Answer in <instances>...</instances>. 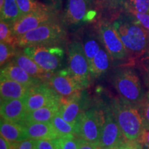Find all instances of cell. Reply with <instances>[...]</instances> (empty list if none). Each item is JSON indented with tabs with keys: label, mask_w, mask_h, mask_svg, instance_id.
<instances>
[{
	"label": "cell",
	"mask_w": 149,
	"mask_h": 149,
	"mask_svg": "<svg viewBox=\"0 0 149 149\" xmlns=\"http://www.w3.org/2000/svg\"><path fill=\"white\" fill-rule=\"evenodd\" d=\"M50 86L61 97L69 96L84 88L74 79L68 69L57 70L48 81Z\"/></svg>",
	"instance_id": "cell-14"
},
{
	"label": "cell",
	"mask_w": 149,
	"mask_h": 149,
	"mask_svg": "<svg viewBox=\"0 0 149 149\" xmlns=\"http://www.w3.org/2000/svg\"><path fill=\"white\" fill-rule=\"evenodd\" d=\"M100 149H121V146L109 147V148H101Z\"/></svg>",
	"instance_id": "cell-44"
},
{
	"label": "cell",
	"mask_w": 149,
	"mask_h": 149,
	"mask_svg": "<svg viewBox=\"0 0 149 149\" xmlns=\"http://www.w3.org/2000/svg\"><path fill=\"white\" fill-rule=\"evenodd\" d=\"M15 46L7 43H0V64L1 66L16 55L17 51H16Z\"/></svg>",
	"instance_id": "cell-31"
},
{
	"label": "cell",
	"mask_w": 149,
	"mask_h": 149,
	"mask_svg": "<svg viewBox=\"0 0 149 149\" xmlns=\"http://www.w3.org/2000/svg\"><path fill=\"white\" fill-rule=\"evenodd\" d=\"M37 149H57L55 139L36 140Z\"/></svg>",
	"instance_id": "cell-34"
},
{
	"label": "cell",
	"mask_w": 149,
	"mask_h": 149,
	"mask_svg": "<svg viewBox=\"0 0 149 149\" xmlns=\"http://www.w3.org/2000/svg\"><path fill=\"white\" fill-rule=\"evenodd\" d=\"M35 144H36V140L29 138L18 142L17 149H33Z\"/></svg>",
	"instance_id": "cell-36"
},
{
	"label": "cell",
	"mask_w": 149,
	"mask_h": 149,
	"mask_svg": "<svg viewBox=\"0 0 149 149\" xmlns=\"http://www.w3.org/2000/svg\"><path fill=\"white\" fill-rule=\"evenodd\" d=\"M138 110L142 117L144 128H149V91L145 95Z\"/></svg>",
	"instance_id": "cell-32"
},
{
	"label": "cell",
	"mask_w": 149,
	"mask_h": 149,
	"mask_svg": "<svg viewBox=\"0 0 149 149\" xmlns=\"http://www.w3.org/2000/svg\"><path fill=\"white\" fill-rule=\"evenodd\" d=\"M48 1L51 3V6L57 11L61 8V0H48Z\"/></svg>",
	"instance_id": "cell-40"
},
{
	"label": "cell",
	"mask_w": 149,
	"mask_h": 149,
	"mask_svg": "<svg viewBox=\"0 0 149 149\" xmlns=\"http://www.w3.org/2000/svg\"><path fill=\"white\" fill-rule=\"evenodd\" d=\"M1 77L13 80L30 88L43 82L42 80L31 75L13 61L3 65L1 69Z\"/></svg>",
	"instance_id": "cell-16"
},
{
	"label": "cell",
	"mask_w": 149,
	"mask_h": 149,
	"mask_svg": "<svg viewBox=\"0 0 149 149\" xmlns=\"http://www.w3.org/2000/svg\"><path fill=\"white\" fill-rule=\"evenodd\" d=\"M123 10L149 13V0H124Z\"/></svg>",
	"instance_id": "cell-27"
},
{
	"label": "cell",
	"mask_w": 149,
	"mask_h": 149,
	"mask_svg": "<svg viewBox=\"0 0 149 149\" xmlns=\"http://www.w3.org/2000/svg\"><path fill=\"white\" fill-rule=\"evenodd\" d=\"M21 11L22 16L31 13L35 11L44 10L51 8V6H47L39 2L36 0H16Z\"/></svg>",
	"instance_id": "cell-26"
},
{
	"label": "cell",
	"mask_w": 149,
	"mask_h": 149,
	"mask_svg": "<svg viewBox=\"0 0 149 149\" xmlns=\"http://www.w3.org/2000/svg\"><path fill=\"white\" fill-rule=\"evenodd\" d=\"M66 33L58 21L50 22L16 37L20 48L32 46H59L65 40Z\"/></svg>",
	"instance_id": "cell-3"
},
{
	"label": "cell",
	"mask_w": 149,
	"mask_h": 149,
	"mask_svg": "<svg viewBox=\"0 0 149 149\" xmlns=\"http://www.w3.org/2000/svg\"><path fill=\"white\" fill-rule=\"evenodd\" d=\"M121 149H141V144L139 141H126L121 146Z\"/></svg>",
	"instance_id": "cell-37"
},
{
	"label": "cell",
	"mask_w": 149,
	"mask_h": 149,
	"mask_svg": "<svg viewBox=\"0 0 149 149\" xmlns=\"http://www.w3.org/2000/svg\"><path fill=\"white\" fill-rule=\"evenodd\" d=\"M1 20L13 24L22 17L16 0H5L2 10L0 11Z\"/></svg>",
	"instance_id": "cell-24"
},
{
	"label": "cell",
	"mask_w": 149,
	"mask_h": 149,
	"mask_svg": "<svg viewBox=\"0 0 149 149\" xmlns=\"http://www.w3.org/2000/svg\"><path fill=\"white\" fill-rule=\"evenodd\" d=\"M68 68L70 73L84 89L91 84V74L89 64L84 51L81 41L74 40L68 47Z\"/></svg>",
	"instance_id": "cell-6"
},
{
	"label": "cell",
	"mask_w": 149,
	"mask_h": 149,
	"mask_svg": "<svg viewBox=\"0 0 149 149\" xmlns=\"http://www.w3.org/2000/svg\"><path fill=\"white\" fill-rule=\"evenodd\" d=\"M78 149H100L101 146L77 137Z\"/></svg>",
	"instance_id": "cell-35"
},
{
	"label": "cell",
	"mask_w": 149,
	"mask_h": 149,
	"mask_svg": "<svg viewBox=\"0 0 149 149\" xmlns=\"http://www.w3.org/2000/svg\"><path fill=\"white\" fill-rule=\"evenodd\" d=\"M54 128L58 134L59 137L68 135H75V126L64 120L61 115L57 113L51 121Z\"/></svg>",
	"instance_id": "cell-25"
},
{
	"label": "cell",
	"mask_w": 149,
	"mask_h": 149,
	"mask_svg": "<svg viewBox=\"0 0 149 149\" xmlns=\"http://www.w3.org/2000/svg\"><path fill=\"white\" fill-rule=\"evenodd\" d=\"M0 149H10L9 141L1 135L0 137Z\"/></svg>",
	"instance_id": "cell-39"
},
{
	"label": "cell",
	"mask_w": 149,
	"mask_h": 149,
	"mask_svg": "<svg viewBox=\"0 0 149 149\" xmlns=\"http://www.w3.org/2000/svg\"><path fill=\"white\" fill-rule=\"evenodd\" d=\"M81 44L86 56L88 59V64L90 65L95 56L97 55L100 48L103 46L98 31L96 33L95 31L92 30L87 31L84 35Z\"/></svg>",
	"instance_id": "cell-23"
},
{
	"label": "cell",
	"mask_w": 149,
	"mask_h": 149,
	"mask_svg": "<svg viewBox=\"0 0 149 149\" xmlns=\"http://www.w3.org/2000/svg\"><path fill=\"white\" fill-rule=\"evenodd\" d=\"M61 96L48 83L42 82L35 85L30 88L25 98L27 113L55 102H61Z\"/></svg>",
	"instance_id": "cell-12"
},
{
	"label": "cell",
	"mask_w": 149,
	"mask_h": 149,
	"mask_svg": "<svg viewBox=\"0 0 149 149\" xmlns=\"http://www.w3.org/2000/svg\"><path fill=\"white\" fill-rule=\"evenodd\" d=\"M57 12L55 9L51 7L48 9L35 11L22 16L18 20L12 24L11 29L13 34L16 38L31 30L40 26L42 24L57 21Z\"/></svg>",
	"instance_id": "cell-10"
},
{
	"label": "cell",
	"mask_w": 149,
	"mask_h": 149,
	"mask_svg": "<svg viewBox=\"0 0 149 149\" xmlns=\"http://www.w3.org/2000/svg\"><path fill=\"white\" fill-rule=\"evenodd\" d=\"M103 123V107L91 108L80 115L75 125V136L100 146Z\"/></svg>",
	"instance_id": "cell-5"
},
{
	"label": "cell",
	"mask_w": 149,
	"mask_h": 149,
	"mask_svg": "<svg viewBox=\"0 0 149 149\" xmlns=\"http://www.w3.org/2000/svg\"><path fill=\"white\" fill-rule=\"evenodd\" d=\"M75 135L61 136L55 139L57 149H78V140Z\"/></svg>",
	"instance_id": "cell-30"
},
{
	"label": "cell",
	"mask_w": 149,
	"mask_h": 149,
	"mask_svg": "<svg viewBox=\"0 0 149 149\" xmlns=\"http://www.w3.org/2000/svg\"><path fill=\"white\" fill-rule=\"evenodd\" d=\"M124 0H95V6L101 10H117L124 9Z\"/></svg>",
	"instance_id": "cell-29"
},
{
	"label": "cell",
	"mask_w": 149,
	"mask_h": 149,
	"mask_svg": "<svg viewBox=\"0 0 149 149\" xmlns=\"http://www.w3.org/2000/svg\"><path fill=\"white\" fill-rule=\"evenodd\" d=\"M25 126L28 138L40 140V139H53L59 137L58 134L53 124L49 122H25Z\"/></svg>",
	"instance_id": "cell-18"
},
{
	"label": "cell",
	"mask_w": 149,
	"mask_h": 149,
	"mask_svg": "<svg viewBox=\"0 0 149 149\" xmlns=\"http://www.w3.org/2000/svg\"><path fill=\"white\" fill-rule=\"evenodd\" d=\"M25 98L1 100V118L22 124L28 113Z\"/></svg>",
	"instance_id": "cell-15"
},
{
	"label": "cell",
	"mask_w": 149,
	"mask_h": 149,
	"mask_svg": "<svg viewBox=\"0 0 149 149\" xmlns=\"http://www.w3.org/2000/svg\"><path fill=\"white\" fill-rule=\"evenodd\" d=\"M11 26H12V24L1 20V22H0V40H1V42L17 46L16 38L13 34Z\"/></svg>",
	"instance_id": "cell-28"
},
{
	"label": "cell",
	"mask_w": 149,
	"mask_h": 149,
	"mask_svg": "<svg viewBox=\"0 0 149 149\" xmlns=\"http://www.w3.org/2000/svg\"><path fill=\"white\" fill-rule=\"evenodd\" d=\"M139 141L149 149V128H144L139 137Z\"/></svg>",
	"instance_id": "cell-38"
},
{
	"label": "cell",
	"mask_w": 149,
	"mask_h": 149,
	"mask_svg": "<svg viewBox=\"0 0 149 149\" xmlns=\"http://www.w3.org/2000/svg\"><path fill=\"white\" fill-rule=\"evenodd\" d=\"M125 11L131 15L140 25L149 32V13H142L136 11Z\"/></svg>",
	"instance_id": "cell-33"
},
{
	"label": "cell",
	"mask_w": 149,
	"mask_h": 149,
	"mask_svg": "<svg viewBox=\"0 0 149 149\" xmlns=\"http://www.w3.org/2000/svg\"><path fill=\"white\" fill-rule=\"evenodd\" d=\"M112 24L130 55L134 59L146 54L149 48V32L130 13L115 15Z\"/></svg>",
	"instance_id": "cell-1"
},
{
	"label": "cell",
	"mask_w": 149,
	"mask_h": 149,
	"mask_svg": "<svg viewBox=\"0 0 149 149\" xmlns=\"http://www.w3.org/2000/svg\"><path fill=\"white\" fill-rule=\"evenodd\" d=\"M104 123L102 126L100 146L101 148L122 146L126 139L117 124L111 106H103Z\"/></svg>",
	"instance_id": "cell-11"
},
{
	"label": "cell",
	"mask_w": 149,
	"mask_h": 149,
	"mask_svg": "<svg viewBox=\"0 0 149 149\" xmlns=\"http://www.w3.org/2000/svg\"><path fill=\"white\" fill-rule=\"evenodd\" d=\"M30 87L8 78L1 77L0 81L1 100L23 99L26 97Z\"/></svg>",
	"instance_id": "cell-19"
},
{
	"label": "cell",
	"mask_w": 149,
	"mask_h": 149,
	"mask_svg": "<svg viewBox=\"0 0 149 149\" xmlns=\"http://www.w3.org/2000/svg\"><path fill=\"white\" fill-rule=\"evenodd\" d=\"M111 56L103 46L89 65L91 77L98 78L107 73L111 64Z\"/></svg>",
	"instance_id": "cell-21"
},
{
	"label": "cell",
	"mask_w": 149,
	"mask_h": 149,
	"mask_svg": "<svg viewBox=\"0 0 149 149\" xmlns=\"http://www.w3.org/2000/svg\"><path fill=\"white\" fill-rule=\"evenodd\" d=\"M97 31L104 48L115 61H125L130 55L126 50L111 22L102 19L98 23Z\"/></svg>",
	"instance_id": "cell-8"
},
{
	"label": "cell",
	"mask_w": 149,
	"mask_h": 149,
	"mask_svg": "<svg viewBox=\"0 0 149 149\" xmlns=\"http://www.w3.org/2000/svg\"><path fill=\"white\" fill-rule=\"evenodd\" d=\"M88 96L82 91L61 97L59 114L64 120L75 126L78 119L88 105Z\"/></svg>",
	"instance_id": "cell-13"
},
{
	"label": "cell",
	"mask_w": 149,
	"mask_h": 149,
	"mask_svg": "<svg viewBox=\"0 0 149 149\" xmlns=\"http://www.w3.org/2000/svg\"><path fill=\"white\" fill-rule=\"evenodd\" d=\"M28 73L47 82L55 72H46L37 64L32 58L24 53V51H17L12 60Z\"/></svg>",
	"instance_id": "cell-17"
},
{
	"label": "cell",
	"mask_w": 149,
	"mask_h": 149,
	"mask_svg": "<svg viewBox=\"0 0 149 149\" xmlns=\"http://www.w3.org/2000/svg\"><path fill=\"white\" fill-rule=\"evenodd\" d=\"M144 80L146 86L149 89V64L145 67V71L144 74Z\"/></svg>",
	"instance_id": "cell-41"
},
{
	"label": "cell",
	"mask_w": 149,
	"mask_h": 149,
	"mask_svg": "<svg viewBox=\"0 0 149 149\" xmlns=\"http://www.w3.org/2000/svg\"><path fill=\"white\" fill-rule=\"evenodd\" d=\"M0 122L1 135L9 142H20L29 139L24 124L3 118H1Z\"/></svg>",
	"instance_id": "cell-20"
},
{
	"label": "cell",
	"mask_w": 149,
	"mask_h": 149,
	"mask_svg": "<svg viewBox=\"0 0 149 149\" xmlns=\"http://www.w3.org/2000/svg\"><path fill=\"white\" fill-rule=\"evenodd\" d=\"M33 149H37V148H36V144H35V146H34V148H33Z\"/></svg>",
	"instance_id": "cell-45"
},
{
	"label": "cell",
	"mask_w": 149,
	"mask_h": 149,
	"mask_svg": "<svg viewBox=\"0 0 149 149\" xmlns=\"http://www.w3.org/2000/svg\"><path fill=\"white\" fill-rule=\"evenodd\" d=\"M93 6L95 0H68L63 15V23L68 26H77L91 22L96 15Z\"/></svg>",
	"instance_id": "cell-9"
},
{
	"label": "cell",
	"mask_w": 149,
	"mask_h": 149,
	"mask_svg": "<svg viewBox=\"0 0 149 149\" xmlns=\"http://www.w3.org/2000/svg\"><path fill=\"white\" fill-rule=\"evenodd\" d=\"M5 0H0V11L2 10L3 5H4Z\"/></svg>",
	"instance_id": "cell-43"
},
{
	"label": "cell",
	"mask_w": 149,
	"mask_h": 149,
	"mask_svg": "<svg viewBox=\"0 0 149 149\" xmlns=\"http://www.w3.org/2000/svg\"><path fill=\"white\" fill-rule=\"evenodd\" d=\"M144 60H148V61H149V48H148V51H146V54H145V55H144Z\"/></svg>",
	"instance_id": "cell-42"
},
{
	"label": "cell",
	"mask_w": 149,
	"mask_h": 149,
	"mask_svg": "<svg viewBox=\"0 0 149 149\" xmlns=\"http://www.w3.org/2000/svg\"><path fill=\"white\" fill-rule=\"evenodd\" d=\"M24 53L46 72H55L61 66L64 51L59 46H32L24 48Z\"/></svg>",
	"instance_id": "cell-7"
},
{
	"label": "cell",
	"mask_w": 149,
	"mask_h": 149,
	"mask_svg": "<svg viewBox=\"0 0 149 149\" xmlns=\"http://www.w3.org/2000/svg\"><path fill=\"white\" fill-rule=\"evenodd\" d=\"M60 102H55L28 113L23 123L51 122L53 117L59 112Z\"/></svg>",
	"instance_id": "cell-22"
},
{
	"label": "cell",
	"mask_w": 149,
	"mask_h": 149,
	"mask_svg": "<svg viewBox=\"0 0 149 149\" xmlns=\"http://www.w3.org/2000/svg\"><path fill=\"white\" fill-rule=\"evenodd\" d=\"M113 85L120 98L139 109L146 93L133 68L126 67L117 69L113 76Z\"/></svg>",
	"instance_id": "cell-4"
},
{
	"label": "cell",
	"mask_w": 149,
	"mask_h": 149,
	"mask_svg": "<svg viewBox=\"0 0 149 149\" xmlns=\"http://www.w3.org/2000/svg\"><path fill=\"white\" fill-rule=\"evenodd\" d=\"M111 108L126 140L139 141L144 125L138 109L120 97L113 99Z\"/></svg>",
	"instance_id": "cell-2"
}]
</instances>
